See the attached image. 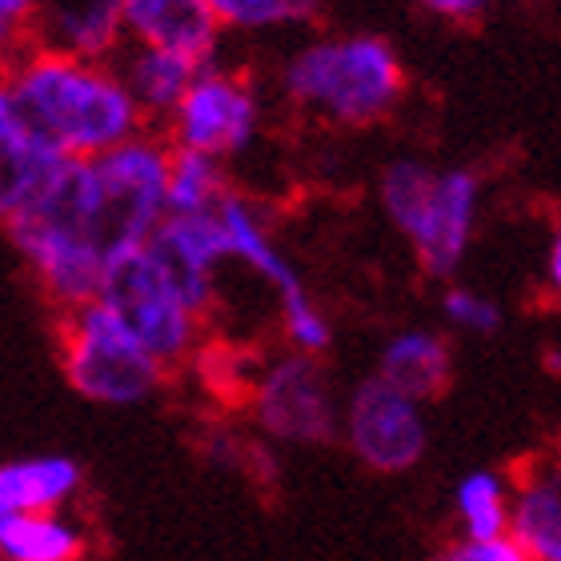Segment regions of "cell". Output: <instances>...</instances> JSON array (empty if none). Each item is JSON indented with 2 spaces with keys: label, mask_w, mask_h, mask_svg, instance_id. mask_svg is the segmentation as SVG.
I'll use <instances>...</instances> for the list:
<instances>
[{
  "label": "cell",
  "mask_w": 561,
  "mask_h": 561,
  "mask_svg": "<svg viewBox=\"0 0 561 561\" xmlns=\"http://www.w3.org/2000/svg\"><path fill=\"white\" fill-rule=\"evenodd\" d=\"M0 553L9 561H81L84 538L48 514H4Z\"/></svg>",
  "instance_id": "d6986e66"
},
{
  "label": "cell",
  "mask_w": 561,
  "mask_h": 561,
  "mask_svg": "<svg viewBox=\"0 0 561 561\" xmlns=\"http://www.w3.org/2000/svg\"><path fill=\"white\" fill-rule=\"evenodd\" d=\"M45 48L81 60H105L125 36L121 0H53L45 9Z\"/></svg>",
  "instance_id": "5bb4252c"
},
{
  "label": "cell",
  "mask_w": 561,
  "mask_h": 561,
  "mask_svg": "<svg viewBox=\"0 0 561 561\" xmlns=\"http://www.w3.org/2000/svg\"><path fill=\"white\" fill-rule=\"evenodd\" d=\"M145 253L169 280L176 301L193 317H205L213 305V270L229 257V241L217 213H164L145 237Z\"/></svg>",
  "instance_id": "8fae6325"
},
{
  "label": "cell",
  "mask_w": 561,
  "mask_h": 561,
  "mask_svg": "<svg viewBox=\"0 0 561 561\" xmlns=\"http://www.w3.org/2000/svg\"><path fill=\"white\" fill-rule=\"evenodd\" d=\"M225 173L217 157L169 145V185H164V213H209L225 193Z\"/></svg>",
  "instance_id": "ffe728a7"
},
{
  "label": "cell",
  "mask_w": 561,
  "mask_h": 561,
  "mask_svg": "<svg viewBox=\"0 0 561 561\" xmlns=\"http://www.w3.org/2000/svg\"><path fill=\"white\" fill-rule=\"evenodd\" d=\"M381 205L389 221L410 237L421 265L445 280L466 261L469 237L478 225L481 181L469 169L393 161L381 176Z\"/></svg>",
  "instance_id": "277c9868"
},
{
  "label": "cell",
  "mask_w": 561,
  "mask_h": 561,
  "mask_svg": "<svg viewBox=\"0 0 561 561\" xmlns=\"http://www.w3.org/2000/svg\"><path fill=\"white\" fill-rule=\"evenodd\" d=\"M466 538H502L510 534V485L493 469H473L454 493Z\"/></svg>",
  "instance_id": "44dd1931"
},
{
  "label": "cell",
  "mask_w": 561,
  "mask_h": 561,
  "mask_svg": "<svg viewBox=\"0 0 561 561\" xmlns=\"http://www.w3.org/2000/svg\"><path fill=\"white\" fill-rule=\"evenodd\" d=\"M261 430L277 442L321 445L337 433V405L329 393L325 369L313 362V353L280 357L270 374L257 381L253 393Z\"/></svg>",
  "instance_id": "30bf717a"
},
{
  "label": "cell",
  "mask_w": 561,
  "mask_h": 561,
  "mask_svg": "<svg viewBox=\"0 0 561 561\" xmlns=\"http://www.w3.org/2000/svg\"><path fill=\"white\" fill-rule=\"evenodd\" d=\"M345 437L357 461L374 473H405L425 457L430 445L421 401L405 398L381 377H369L353 389L345 410Z\"/></svg>",
  "instance_id": "9c48e42d"
},
{
  "label": "cell",
  "mask_w": 561,
  "mask_h": 561,
  "mask_svg": "<svg viewBox=\"0 0 561 561\" xmlns=\"http://www.w3.org/2000/svg\"><path fill=\"white\" fill-rule=\"evenodd\" d=\"M77 161L24 121L16 101L0 81V225L28 217L57 188L65 169Z\"/></svg>",
  "instance_id": "7c38bea8"
},
{
  "label": "cell",
  "mask_w": 561,
  "mask_h": 561,
  "mask_svg": "<svg viewBox=\"0 0 561 561\" xmlns=\"http://www.w3.org/2000/svg\"><path fill=\"white\" fill-rule=\"evenodd\" d=\"M60 353L69 386L89 401L129 405L164 381V365L96 297L65 309Z\"/></svg>",
  "instance_id": "5b68a950"
},
{
  "label": "cell",
  "mask_w": 561,
  "mask_h": 561,
  "mask_svg": "<svg viewBox=\"0 0 561 561\" xmlns=\"http://www.w3.org/2000/svg\"><path fill=\"white\" fill-rule=\"evenodd\" d=\"M96 301L105 305L108 313L117 317L121 325L129 329L161 365L181 362L193 350L197 317L176 301V293L169 289L161 270L152 265L145 245L121 249V253H113L105 261L101 285H96Z\"/></svg>",
  "instance_id": "8992f818"
},
{
  "label": "cell",
  "mask_w": 561,
  "mask_h": 561,
  "mask_svg": "<svg viewBox=\"0 0 561 561\" xmlns=\"http://www.w3.org/2000/svg\"><path fill=\"white\" fill-rule=\"evenodd\" d=\"M81 481V469L69 457H33L0 466V517L4 514H48L65 502Z\"/></svg>",
  "instance_id": "ac0fdd59"
},
{
  "label": "cell",
  "mask_w": 561,
  "mask_h": 561,
  "mask_svg": "<svg viewBox=\"0 0 561 561\" xmlns=\"http://www.w3.org/2000/svg\"><path fill=\"white\" fill-rule=\"evenodd\" d=\"M442 309L457 329L478 333V337H490V333L502 329V309H497L490 297H481V293H473V289H449Z\"/></svg>",
  "instance_id": "603a6c76"
},
{
  "label": "cell",
  "mask_w": 561,
  "mask_h": 561,
  "mask_svg": "<svg viewBox=\"0 0 561 561\" xmlns=\"http://www.w3.org/2000/svg\"><path fill=\"white\" fill-rule=\"evenodd\" d=\"M377 377L389 381L393 389H401L405 398L425 405V401L445 393L449 377H454V357H449V345L442 341V333H433V329H405V333H398L386 345Z\"/></svg>",
  "instance_id": "9a60e30c"
},
{
  "label": "cell",
  "mask_w": 561,
  "mask_h": 561,
  "mask_svg": "<svg viewBox=\"0 0 561 561\" xmlns=\"http://www.w3.org/2000/svg\"><path fill=\"white\" fill-rule=\"evenodd\" d=\"M169 145L129 137L113 149L84 157L81 169V229L96 257L108 261L129 245H145L164 217Z\"/></svg>",
  "instance_id": "7a4b0ae2"
},
{
  "label": "cell",
  "mask_w": 561,
  "mask_h": 561,
  "mask_svg": "<svg viewBox=\"0 0 561 561\" xmlns=\"http://www.w3.org/2000/svg\"><path fill=\"white\" fill-rule=\"evenodd\" d=\"M213 213H217V221H221V229H225L229 257L245 261L249 270L261 273V277L277 289L280 313H285V333H289L293 345H297L301 353H313V357L317 353H325L329 337H333V333H329V321L317 313V305L309 301V293H305L297 270L280 257V249L270 241V233H265L261 217L253 213V205L225 188L221 201L213 205Z\"/></svg>",
  "instance_id": "52a82bcc"
},
{
  "label": "cell",
  "mask_w": 561,
  "mask_h": 561,
  "mask_svg": "<svg viewBox=\"0 0 561 561\" xmlns=\"http://www.w3.org/2000/svg\"><path fill=\"white\" fill-rule=\"evenodd\" d=\"M36 0H0V45H9L12 36H21L36 21Z\"/></svg>",
  "instance_id": "d4e9b609"
},
{
  "label": "cell",
  "mask_w": 561,
  "mask_h": 561,
  "mask_svg": "<svg viewBox=\"0 0 561 561\" xmlns=\"http://www.w3.org/2000/svg\"><path fill=\"white\" fill-rule=\"evenodd\" d=\"M550 285L561 297V221H558V233H553V245H550Z\"/></svg>",
  "instance_id": "4316f807"
},
{
  "label": "cell",
  "mask_w": 561,
  "mask_h": 561,
  "mask_svg": "<svg viewBox=\"0 0 561 561\" xmlns=\"http://www.w3.org/2000/svg\"><path fill=\"white\" fill-rule=\"evenodd\" d=\"M121 21L140 45L181 53L197 65H213L221 36V24L205 0H121Z\"/></svg>",
  "instance_id": "4fadbf2b"
},
{
  "label": "cell",
  "mask_w": 561,
  "mask_h": 561,
  "mask_svg": "<svg viewBox=\"0 0 561 561\" xmlns=\"http://www.w3.org/2000/svg\"><path fill=\"white\" fill-rule=\"evenodd\" d=\"M201 69H205V65L181 57V53H164V48L140 45L129 57V65H125V77H121V81H125L129 96L137 101L140 117H169Z\"/></svg>",
  "instance_id": "e0dca14e"
},
{
  "label": "cell",
  "mask_w": 561,
  "mask_h": 561,
  "mask_svg": "<svg viewBox=\"0 0 561 561\" xmlns=\"http://www.w3.org/2000/svg\"><path fill=\"white\" fill-rule=\"evenodd\" d=\"M437 561H529V558L510 534H502V538H461Z\"/></svg>",
  "instance_id": "cb8c5ba5"
},
{
  "label": "cell",
  "mask_w": 561,
  "mask_h": 561,
  "mask_svg": "<svg viewBox=\"0 0 561 561\" xmlns=\"http://www.w3.org/2000/svg\"><path fill=\"white\" fill-rule=\"evenodd\" d=\"M0 81L24 121L69 157H96L140 133L137 101L101 60L36 48L16 60Z\"/></svg>",
  "instance_id": "6da1fadb"
},
{
  "label": "cell",
  "mask_w": 561,
  "mask_h": 561,
  "mask_svg": "<svg viewBox=\"0 0 561 561\" xmlns=\"http://www.w3.org/2000/svg\"><path fill=\"white\" fill-rule=\"evenodd\" d=\"M285 93L337 125H369L401 101L405 69L381 36L313 41L289 60Z\"/></svg>",
  "instance_id": "3957f363"
},
{
  "label": "cell",
  "mask_w": 561,
  "mask_h": 561,
  "mask_svg": "<svg viewBox=\"0 0 561 561\" xmlns=\"http://www.w3.org/2000/svg\"><path fill=\"white\" fill-rule=\"evenodd\" d=\"M510 538L529 561H561V473H534L510 493Z\"/></svg>",
  "instance_id": "2e32d148"
},
{
  "label": "cell",
  "mask_w": 561,
  "mask_h": 561,
  "mask_svg": "<svg viewBox=\"0 0 561 561\" xmlns=\"http://www.w3.org/2000/svg\"><path fill=\"white\" fill-rule=\"evenodd\" d=\"M421 9H430L433 16H445V21H473L490 9L493 0H417Z\"/></svg>",
  "instance_id": "484cf974"
},
{
  "label": "cell",
  "mask_w": 561,
  "mask_h": 561,
  "mask_svg": "<svg viewBox=\"0 0 561 561\" xmlns=\"http://www.w3.org/2000/svg\"><path fill=\"white\" fill-rule=\"evenodd\" d=\"M546 365H550L553 374H561V357H558V353H550V357H546Z\"/></svg>",
  "instance_id": "83f0119b"
},
{
  "label": "cell",
  "mask_w": 561,
  "mask_h": 561,
  "mask_svg": "<svg viewBox=\"0 0 561 561\" xmlns=\"http://www.w3.org/2000/svg\"><path fill=\"white\" fill-rule=\"evenodd\" d=\"M221 28H280L317 16L321 0H205Z\"/></svg>",
  "instance_id": "7402d4cb"
},
{
  "label": "cell",
  "mask_w": 561,
  "mask_h": 561,
  "mask_svg": "<svg viewBox=\"0 0 561 561\" xmlns=\"http://www.w3.org/2000/svg\"><path fill=\"white\" fill-rule=\"evenodd\" d=\"M169 121H173L176 149H193L221 161V157L249 149V140L257 137L261 105L257 93L241 77L205 65L185 89V96L176 101Z\"/></svg>",
  "instance_id": "ba28073f"
}]
</instances>
